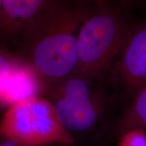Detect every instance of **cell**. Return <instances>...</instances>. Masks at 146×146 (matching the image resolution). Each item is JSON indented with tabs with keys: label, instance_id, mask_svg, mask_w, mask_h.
Instances as JSON below:
<instances>
[{
	"label": "cell",
	"instance_id": "1",
	"mask_svg": "<svg viewBox=\"0 0 146 146\" xmlns=\"http://www.w3.org/2000/svg\"><path fill=\"white\" fill-rule=\"evenodd\" d=\"M87 16L83 11L60 3L36 18L23 33L30 56L29 64L45 83H58L75 72L78 27Z\"/></svg>",
	"mask_w": 146,
	"mask_h": 146
},
{
	"label": "cell",
	"instance_id": "2",
	"mask_svg": "<svg viewBox=\"0 0 146 146\" xmlns=\"http://www.w3.org/2000/svg\"><path fill=\"white\" fill-rule=\"evenodd\" d=\"M0 137L27 146L53 143L68 145L74 143L54 107L41 96L9 106L0 121Z\"/></svg>",
	"mask_w": 146,
	"mask_h": 146
},
{
	"label": "cell",
	"instance_id": "3",
	"mask_svg": "<svg viewBox=\"0 0 146 146\" xmlns=\"http://www.w3.org/2000/svg\"><path fill=\"white\" fill-rule=\"evenodd\" d=\"M127 31L119 12L102 7L87 16L78 33V64L74 74L90 81L122 51Z\"/></svg>",
	"mask_w": 146,
	"mask_h": 146
},
{
	"label": "cell",
	"instance_id": "4",
	"mask_svg": "<svg viewBox=\"0 0 146 146\" xmlns=\"http://www.w3.org/2000/svg\"><path fill=\"white\" fill-rule=\"evenodd\" d=\"M49 101L68 130L86 131L96 125L101 114L100 103L91 92L89 80L73 74L56 83Z\"/></svg>",
	"mask_w": 146,
	"mask_h": 146
},
{
	"label": "cell",
	"instance_id": "5",
	"mask_svg": "<svg viewBox=\"0 0 146 146\" xmlns=\"http://www.w3.org/2000/svg\"><path fill=\"white\" fill-rule=\"evenodd\" d=\"M117 70L129 89L139 91L146 83V29L141 25L127 34Z\"/></svg>",
	"mask_w": 146,
	"mask_h": 146
},
{
	"label": "cell",
	"instance_id": "6",
	"mask_svg": "<svg viewBox=\"0 0 146 146\" xmlns=\"http://www.w3.org/2000/svg\"><path fill=\"white\" fill-rule=\"evenodd\" d=\"M45 89L41 76L29 63L18 62L0 81V106H10L33 96Z\"/></svg>",
	"mask_w": 146,
	"mask_h": 146
},
{
	"label": "cell",
	"instance_id": "7",
	"mask_svg": "<svg viewBox=\"0 0 146 146\" xmlns=\"http://www.w3.org/2000/svg\"><path fill=\"white\" fill-rule=\"evenodd\" d=\"M60 3L42 0H3L0 29L7 33H23L36 18Z\"/></svg>",
	"mask_w": 146,
	"mask_h": 146
},
{
	"label": "cell",
	"instance_id": "8",
	"mask_svg": "<svg viewBox=\"0 0 146 146\" xmlns=\"http://www.w3.org/2000/svg\"><path fill=\"white\" fill-rule=\"evenodd\" d=\"M146 127V87L138 91L133 104L118 123L116 132L120 135Z\"/></svg>",
	"mask_w": 146,
	"mask_h": 146
},
{
	"label": "cell",
	"instance_id": "9",
	"mask_svg": "<svg viewBox=\"0 0 146 146\" xmlns=\"http://www.w3.org/2000/svg\"><path fill=\"white\" fill-rule=\"evenodd\" d=\"M118 146H146V134L143 130H135L122 136Z\"/></svg>",
	"mask_w": 146,
	"mask_h": 146
},
{
	"label": "cell",
	"instance_id": "10",
	"mask_svg": "<svg viewBox=\"0 0 146 146\" xmlns=\"http://www.w3.org/2000/svg\"><path fill=\"white\" fill-rule=\"evenodd\" d=\"M18 62L17 60L0 54V81L8 75Z\"/></svg>",
	"mask_w": 146,
	"mask_h": 146
},
{
	"label": "cell",
	"instance_id": "11",
	"mask_svg": "<svg viewBox=\"0 0 146 146\" xmlns=\"http://www.w3.org/2000/svg\"><path fill=\"white\" fill-rule=\"evenodd\" d=\"M0 146H27L23 145V144L17 143V142L12 141V140L8 139L3 138V140L0 141Z\"/></svg>",
	"mask_w": 146,
	"mask_h": 146
},
{
	"label": "cell",
	"instance_id": "12",
	"mask_svg": "<svg viewBox=\"0 0 146 146\" xmlns=\"http://www.w3.org/2000/svg\"><path fill=\"white\" fill-rule=\"evenodd\" d=\"M2 1L0 0V14H1V7H2Z\"/></svg>",
	"mask_w": 146,
	"mask_h": 146
}]
</instances>
